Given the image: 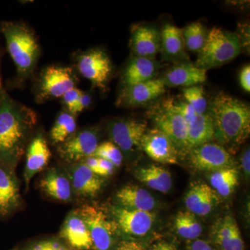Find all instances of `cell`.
Returning a JSON list of instances; mask_svg holds the SVG:
<instances>
[{
	"mask_svg": "<svg viewBox=\"0 0 250 250\" xmlns=\"http://www.w3.org/2000/svg\"><path fill=\"white\" fill-rule=\"evenodd\" d=\"M186 250H216L210 241L197 239L188 241Z\"/></svg>",
	"mask_w": 250,
	"mask_h": 250,
	"instance_id": "74e56055",
	"label": "cell"
},
{
	"mask_svg": "<svg viewBox=\"0 0 250 250\" xmlns=\"http://www.w3.org/2000/svg\"><path fill=\"white\" fill-rule=\"evenodd\" d=\"M19 184L14 169L0 165V217L6 218L21 204Z\"/></svg>",
	"mask_w": 250,
	"mask_h": 250,
	"instance_id": "ffe728a7",
	"label": "cell"
},
{
	"mask_svg": "<svg viewBox=\"0 0 250 250\" xmlns=\"http://www.w3.org/2000/svg\"><path fill=\"white\" fill-rule=\"evenodd\" d=\"M40 187L46 195L60 202H69L72 198L70 180L57 168H51L40 182Z\"/></svg>",
	"mask_w": 250,
	"mask_h": 250,
	"instance_id": "4316f807",
	"label": "cell"
},
{
	"mask_svg": "<svg viewBox=\"0 0 250 250\" xmlns=\"http://www.w3.org/2000/svg\"><path fill=\"white\" fill-rule=\"evenodd\" d=\"M99 166H100V177H108L114 172L116 166L111 162L105 159L98 158Z\"/></svg>",
	"mask_w": 250,
	"mask_h": 250,
	"instance_id": "7bdbcfd3",
	"label": "cell"
},
{
	"mask_svg": "<svg viewBox=\"0 0 250 250\" xmlns=\"http://www.w3.org/2000/svg\"><path fill=\"white\" fill-rule=\"evenodd\" d=\"M166 87H188L200 85L207 80V71L190 62L175 64L161 77Z\"/></svg>",
	"mask_w": 250,
	"mask_h": 250,
	"instance_id": "7402d4cb",
	"label": "cell"
},
{
	"mask_svg": "<svg viewBox=\"0 0 250 250\" xmlns=\"http://www.w3.org/2000/svg\"><path fill=\"white\" fill-rule=\"evenodd\" d=\"M61 236L74 249H93V242L89 231L77 210L67 215L62 225Z\"/></svg>",
	"mask_w": 250,
	"mask_h": 250,
	"instance_id": "cb8c5ba5",
	"label": "cell"
},
{
	"mask_svg": "<svg viewBox=\"0 0 250 250\" xmlns=\"http://www.w3.org/2000/svg\"><path fill=\"white\" fill-rule=\"evenodd\" d=\"M114 250H146V247L141 241L126 238L120 240Z\"/></svg>",
	"mask_w": 250,
	"mask_h": 250,
	"instance_id": "8d00e7d4",
	"label": "cell"
},
{
	"mask_svg": "<svg viewBox=\"0 0 250 250\" xmlns=\"http://www.w3.org/2000/svg\"><path fill=\"white\" fill-rule=\"evenodd\" d=\"M166 85L161 78L123 88L116 104L119 107L132 108L152 103L165 93Z\"/></svg>",
	"mask_w": 250,
	"mask_h": 250,
	"instance_id": "9a60e30c",
	"label": "cell"
},
{
	"mask_svg": "<svg viewBox=\"0 0 250 250\" xmlns=\"http://www.w3.org/2000/svg\"><path fill=\"white\" fill-rule=\"evenodd\" d=\"M110 217L120 233L136 241L149 235L156 221L154 212L126 209L116 205L110 208Z\"/></svg>",
	"mask_w": 250,
	"mask_h": 250,
	"instance_id": "30bf717a",
	"label": "cell"
},
{
	"mask_svg": "<svg viewBox=\"0 0 250 250\" xmlns=\"http://www.w3.org/2000/svg\"><path fill=\"white\" fill-rule=\"evenodd\" d=\"M36 123V112L5 92L0 103V165L14 170Z\"/></svg>",
	"mask_w": 250,
	"mask_h": 250,
	"instance_id": "6da1fadb",
	"label": "cell"
},
{
	"mask_svg": "<svg viewBox=\"0 0 250 250\" xmlns=\"http://www.w3.org/2000/svg\"><path fill=\"white\" fill-rule=\"evenodd\" d=\"M182 91L184 100L191 105L197 114H203L208 111V103L202 85H193L184 88Z\"/></svg>",
	"mask_w": 250,
	"mask_h": 250,
	"instance_id": "d6a6232c",
	"label": "cell"
},
{
	"mask_svg": "<svg viewBox=\"0 0 250 250\" xmlns=\"http://www.w3.org/2000/svg\"><path fill=\"white\" fill-rule=\"evenodd\" d=\"M189 164L194 169L202 172L236 167L234 158L228 149L217 143H205L192 148L187 154Z\"/></svg>",
	"mask_w": 250,
	"mask_h": 250,
	"instance_id": "8fae6325",
	"label": "cell"
},
{
	"mask_svg": "<svg viewBox=\"0 0 250 250\" xmlns=\"http://www.w3.org/2000/svg\"><path fill=\"white\" fill-rule=\"evenodd\" d=\"M77 70L95 88L105 91L113 72L111 59L104 49L95 47L76 56Z\"/></svg>",
	"mask_w": 250,
	"mask_h": 250,
	"instance_id": "ba28073f",
	"label": "cell"
},
{
	"mask_svg": "<svg viewBox=\"0 0 250 250\" xmlns=\"http://www.w3.org/2000/svg\"><path fill=\"white\" fill-rule=\"evenodd\" d=\"M210 187L219 197L231 196L239 182V172L237 167H227L209 172L208 177Z\"/></svg>",
	"mask_w": 250,
	"mask_h": 250,
	"instance_id": "f1b7e54d",
	"label": "cell"
},
{
	"mask_svg": "<svg viewBox=\"0 0 250 250\" xmlns=\"http://www.w3.org/2000/svg\"><path fill=\"white\" fill-rule=\"evenodd\" d=\"M170 102L174 111L177 112L188 124L196 116V112L191 105L188 103L185 100L170 98Z\"/></svg>",
	"mask_w": 250,
	"mask_h": 250,
	"instance_id": "e575fe53",
	"label": "cell"
},
{
	"mask_svg": "<svg viewBox=\"0 0 250 250\" xmlns=\"http://www.w3.org/2000/svg\"><path fill=\"white\" fill-rule=\"evenodd\" d=\"M77 77L73 69L62 65H50L42 70L36 87L39 103L62 98L67 92L76 88Z\"/></svg>",
	"mask_w": 250,
	"mask_h": 250,
	"instance_id": "52a82bcc",
	"label": "cell"
},
{
	"mask_svg": "<svg viewBox=\"0 0 250 250\" xmlns=\"http://www.w3.org/2000/svg\"><path fill=\"white\" fill-rule=\"evenodd\" d=\"M134 175L146 187L162 193H167L172 187V174L162 166L152 164L137 167Z\"/></svg>",
	"mask_w": 250,
	"mask_h": 250,
	"instance_id": "484cf974",
	"label": "cell"
},
{
	"mask_svg": "<svg viewBox=\"0 0 250 250\" xmlns=\"http://www.w3.org/2000/svg\"><path fill=\"white\" fill-rule=\"evenodd\" d=\"M92 103V97L89 93L82 91L80 98L79 99L78 104L75 108V115L77 113H82L83 110L89 107Z\"/></svg>",
	"mask_w": 250,
	"mask_h": 250,
	"instance_id": "ee69618b",
	"label": "cell"
},
{
	"mask_svg": "<svg viewBox=\"0 0 250 250\" xmlns=\"http://www.w3.org/2000/svg\"><path fill=\"white\" fill-rule=\"evenodd\" d=\"M42 244L43 250H70L66 246L57 241H44L42 242Z\"/></svg>",
	"mask_w": 250,
	"mask_h": 250,
	"instance_id": "bcb514c9",
	"label": "cell"
},
{
	"mask_svg": "<svg viewBox=\"0 0 250 250\" xmlns=\"http://www.w3.org/2000/svg\"><path fill=\"white\" fill-rule=\"evenodd\" d=\"M82 92V90L78 88H74L67 92L62 98V104L66 108L67 111L70 112L72 114L75 115V108L77 107Z\"/></svg>",
	"mask_w": 250,
	"mask_h": 250,
	"instance_id": "d590c367",
	"label": "cell"
},
{
	"mask_svg": "<svg viewBox=\"0 0 250 250\" xmlns=\"http://www.w3.org/2000/svg\"><path fill=\"white\" fill-rule=\"evenodd\" d=\"M159 63L155 59L134 57L122 74L123 88L131 86L155 79Z\"/></svg>",
	"mask_w": 250,
	"mask_h": 250,
	"instance_id": "d4e9b609",
	"label": "cell"
},
{
	"mask_svg": "<svg viewBox=\"0 0 250 250\" xmlns=\"http://www.w3.org/2000/svg\"><path fill=\"white\" fill-rule=\"evenodd\" d=\"M1 49H0V65H1ZM5 92H6V90H5L4 87H3L2 82H1V74H0V103H1V99L4 96Z\"/></svg>",
	"mask_w": 250,
	"mask_h": 250,
	"instance_id": "7dc6e473",
	"label": "cell"
},
{
	"mask_svg": "<svg viewBox=\"0 0 250 250\" xmlns=\"http://www.w3.org/2000/svg\"><path fill=\"white\" fill-rule=\"evenodd\" d=\"M214 139L226 147L236 149L248 139L250 133L249 105L231 95L220 92L208 105Z\"/></svg>",
	"mask_w": 250,
	"mask_h": 250,
	"instance_id": "7a4b0ae2",
	"label": "cell"
},
{
	"mask_svg": "<svg viewBox=\"0 0 250 250\" xmlns=\"http://www.w3.org/2000/svg\"><path fill=\"white\" fill-rule=\"evenodd\" d=\"M149 250H179L174 241L167 239H159L154 241L149 247Z\"/></svg>",
	"mask_w": 250,
	"mask_h": 250,
	"instance_id": "ab89813d",
	"label": "cell"
},
{
	"mask_svg": "<svg viewBox=\"0 0 250 250\" xmlns=\"http://www.w3.org/2000/svg\"><path fill=\"white\" fill-rule=\"evenodd\" d=\"M29 250H43V247H42V242L38 243L33 247H31Z\"/></svg>",
	"mask_w": 250,
	"mask_h": 250,
	"instance_id": "c3c4849f",
	"label": "cell"
},
{
	"mask_svg": "<svg viewBox=\"0 0 250 250\" xmlns=\"http://www.w3.org/2000/svg\"><path fill=\"white\" fill-rule=\"evenodd\" d=\"M161 32L149 25H137L131 31L130 47L134 57L155 59L160 52Z\"/></svg>",
	"mask_w": 250,
	"mask_h": 250,
	"instance_id": "ac0fdd59",
	"label": "cell"
},
{
	"mask_svg": "<svg viewBox=\"0 0 250 250\" xmlns=\"http://www.w3.org/2000/svg\"><path fill=\"white\" fill-rule=\"evenodd\" d=\"M188 210L198 216H207L216 208L220 197L215 190L203 182L191 184L184 199Z\"/></svg>",
	"mask_w": 250,
	"mask_h": 250,
	"instance_id": "2e32d148",
	"label": "cell"
},
{
	"mask_svg": "<svg viewBox=\"0 0 250 250\" xmlns=\"http://www.w3.org/2000/svg\"><path fill=\"white\" fill-rule=\"evenodd\" d=\"M240 31L236 33L241 43V49L245 48L246 50L250 49V26L248 24H241Z\"/></svg>",
	"mask_w": 250,
	"mask_h": 250,
	"instance_id": "60d3db41",
	"label": "cell"
},
{
	"mask_svg": "<svg viewBox=\"0 0 250 250\" xmlns=\"http://www.w3.org/2000/svg\"><path fill=\"white\" fill-rule=\"evenodd\" d=\"M0 31L16 65L17 82H24L32 76L41 55L37 38L29 26L21 22L4 21L0 24Z\"/></svg>",
	"mask_w": 250,
	"mask_h": 250,
	"instance_id": "3957f363",
	"label": "cell"
},
{
	"mask_svg": "<svg viewBox=\"0 0 250 250\" xmlns=\"http://www.w3.org/2000/svg\"><path fill=\"white\" fill-rule=\"evenodd\" d=\"M174 229L180 238L191 241L201 236L203 228L197 215L189 210L179 211L174 220Z\"/></svg>",
	"mask_w": 250,
	"mask_h": 250,
	"instance_id": "f546056e",
	"label": "cell"
},
{
	"mask_svg": "<svg viewBox=\"0 0 250 250\" xmlns=\"http://www.w3.org/2000/svg\"><path fill=\"white\" fill-rule=\"evenodd\" d=\"M147 123L133 118H115L108 123L106 131L111 142L130 158L141 149V141L147 131Z\"/></svg>",
	"mask_w": 250,
	"mask_h": 250,
	"instance_id": "9c48e42d",
	"label": "cell"
},
{
	"mask_svg": "<svg viewBox=\"0 0 250 250\" xmlns=\"http://www.w3.org/2000/svg\"><path fill=\"white\" fill-rule=\"evenodd\" d=\"M210 238L216 250H245L241 230L231 214H225L215 220L210 228Z\"/></svg>",
	"mask_w": 250,
	"mask_h": 250,
	"instance_id": "5bb4252c",
	"label": "cell"
},
{
	"mask_svg": "<svg viewBox=\"0 0 250 250\" xmlns=\"http://www.w3.org/2000/svg\"><path fill=\"white\" fill-rule=\"evenodd\" d=\"M141 149L159 164H179L180 155L174 143L167 135L157 128L147 129L141 139Z\"/></svg>",
	"mask_w": 250,
	"mask_h": 250,
	"instance_id": "4fadbf2b",
	"label": "cell"
},
{
	"mask_svg": "<svg viewBox=\"0 0 250 250\" xmlns=\"http://www.w3.org/2000/svg\"><path fill=\"white\" fill-rule=\"evenodd\" d=\"M182 31L186 49L198 53L205 45L208 34L205 26L200 22H192Z\"/></svg>",
	"mask_w": 250,
	"mask_h": 250,
	"instance_id": "1f68e13d",
	"label": "cell"
},
{
	"mask_svg": "<svg viewBox=\"0 0 250 250\" xmlns=\"http://www.w3.org/2000/svg\"><path fill=\"white\" fill-rule=\"evenodd\" d=\"M115 205L126 209L154 212L157 200L146 189L134 184H128L117 191Z\"/></svg>",
	"mask_w": 250,
	"mask_h": 250,
	"instance_id": "d6986e66",
	"label": "cell"
},
{
	"mask_svg": "<svg viewBox=\"0 0 250 250\" xmlns=\"http://www.w3.org/2000/svg\"><path fill=\"white\" fill-rule=\"evenodd\" d=\"M82 163L86 166L92 172L100 177V166H99L98 157L94 156H89V157L86 158L84 160L82 161Z\"/></svg>",
	"mask_w": 250,
	"mask_h": 250,
	"instance_id": "f6af8a7d",
	"label": "cell"
},
{
	"mask_svg": "<svg viewBox=\"0 0 250 250\" xmlns=\"http://www.w3.org/2000/svg\"><path fill=\"white\" fill-rule=\"evenodd\" d=\"M239 82L243 90L250 92V66L247 65L243 67L239 75Z\"/></svg>",
	"mask_w": 250,
	"mask_h": 250,
	"instance_id": "b9f144b4",
	"label": "cell"
},
{
	"mask_svg": "<svg viewBox=\"0 0 250 250\" xmlns=\"http://www.w3.org/2000/svg\"><path fill=\"white\" fill-rule=\"evenodd\" d=\"M99 140L100 129L98 126L76 131L59 145V156L67 163L78 164L94 155L99 146Z\"/></svg>",
	"mask_w": 250,
	"mask_h": 250,
	"instance_id": "7c38bea8",
	"label": "cell"
},
{
	"mask_svg": "<svg viewBox=\"0 0 250 250\" xmlns=\"http://www.w3.org/2000/svg\"><path fill=\"white\" fill-rule=\"evenodd\" d=\"M149 116L155 127L170 138L179 155L188 152L187 142L188 123L171 104L170 98L156 104L149 111Z\"/></svg>",
	"mask_w": 250,
	"mask_h": 250,
	"instance_id": "8992f818",
	"label": "cell"
},
{
	"mask_svg": "<svg viewBox=\"0 0 250 250\" xmlns=\"http://www.w3.org/2000/svg\"><path fill=\"white\" fill-rule=\"evenodd\" d=\"M213 141L214 126L209 112L197 114L188 124L187 142L189 150Z\"/></svg>",
	"mask_w": 250,
	"mask_h": 250,
	"instance_id": "83f0119b",
	"label": "cell"
},
{
	"mask_svg": "<svg viewBox=\"0 0 250 250\" xmlns=\"http://www.w3.org/2000/svg\"><path fill=\"white\" fill-rule=\"evenodd\" d=\"M161 32L160 52L164 62L174 64L190 62L186 52L182 29L173 24H166Z\"/></svg>",
	"mask_w": 250,
	"mask_h": 250,
	"instance_id": "e0dca14e",
	"label": "cell"
},
{
	"mask_svg": "<svg viewBox=\"0 0 250 250\" xmlns=\"http://www.w3.org/2000/svg\"><path fill=\"white\" fill-rule=\"evenodd\" d=\"M86 225L95 250H114L118 241V227L103 208L83 205L77 210Z\"/></svg>",
	"mask_w": 250,
	"mask_h": 250,
	"instance_id": "5b68a950",
	"label": "cell"
},
{
	"mask_svg": "<svg viewBox=\"0 0 250 250\" xmlns=\"http://www.w3.org/2000/svg\"><path fill=\"white\" fill-rule=\"evenodd\" d=\"M51 157L50 149L45 136L39 133L31 140L26 149L24 178L27 187L35 174L45 168Z\"/></svg>",
	"mask_w": 250,
	"mask_h": 250,
	"instance_id": "44dd1931",
	"label": "cell"
},
{
	"mask_svg": "<svg viewBox=\"0 0 250 250\" xmlns=\"http://www.w3.org/2000/svg\"><path fill=\"white\" fill-rule=\"evenodd\" d=\"M93 156L110 161L116 167L122 165L124 158L121 149L111 141H105L99 144Z\"/></svg>",
	"mask_w": 250,
	"mask_h": 250,
	"instance_id": "836d02e7",
	"label": "cell"
},
{
	"mask_svg": "<svg viewBox=\"0 0 250 250\" xmlns=\"http://www.w3.org/2000/svg\"><path fill=\"white\" fill-rule=\"evenodd\" d=\"M70 172L72 188L79 197L93 198L101 192L104 179L80 162L75 164Z\"/></svg>",
	"mask_w": 250,
	"mask_h": 250,
	"instance_id": "603a6c76",
	"label": "cell"
},
{
	"mask_svg": "<svg viewBox=\"0 0 250 250\" xmlns=\"http://www.w3.org/2000/svg\"><path fill=\"white\" fill-rule=\"evenodd\" d=\"M243 175L247 181H249L250 177V147H246L240 158Z\"/></svg>",
	"mask_w": 250,
	"mask_h": 250,
	"instance_id": "f35d334b",
	"label": "cell"
},
{
	"mask_svg": "<svg viewBox=\"0 0 250 250\" xmlns=\"http://www.w3.org/2000/svg\"><path fill=\"white\" fill-rule=\"evenodd\" d=\"M76 119L70 112L63 111L59 113L51 129V141L54 145H60L76 131Z\"/></svg>",
	"mask_w": 250,
	"mask_h": 250,
	"instance_id": "4dcf8cb0",
	"label": "cell"
},
{
	"mask_svg": "<svg viewBox=\"0 0 250 250\" xmlns=\"http://www.w3.org/2000/svg\"><path fill=\"white\" fill-rule=\"evenodd\" d=\"M236 32L213 27L207 34L205 45L198 52L195 66L207 71L236 59L241 52Z\"/></svg>",
	"mask_w": 250,
	"mask_h": 250,
	"instance_id": "277c9868",
	"label": "cell"
}]
</instances>
